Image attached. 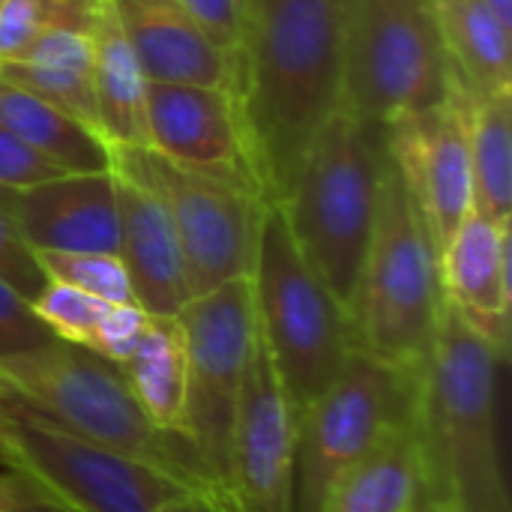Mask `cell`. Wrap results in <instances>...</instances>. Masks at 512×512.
<instances>
[{"label":"cell","mask_w":512,"mask_h":512,"mask_svg":"<svg viewBox=\"0 0 512 512\" xmlns=\"http://www.w3.org/2000/svg\"><path fill=\"white\" fill-rule=\"evenodd\" d=\"M108 6L147 81L234 93V54L216 45L180 0H108Z\"/></svg>","instance_id":"e0dca14e"},{"label":"cell","mask_w":512,"mask_h":512,"mask_svg":"<svg viewBox=\"0 0 512 512\" xmlns=\"http://www.w3.org/2000/svg\"><path fill=\"white\" fill-rule=\"evenodd\" d=\"M144 93L147 75L105 0L93 27V99L96 129L108 147H147Z\"/></svg>","instance_id":"ffe728a7"},{"label":"cell","mask_w":512,"mask_h":512,"mask_svg":"<svg viewBox=\"0 0 512 512\" xmlns=\"http://www.w3.org/2000/svg\"><path fill=\"white\" fill-rule=\"evenodd\" d=\"M507 357L447 306L417 372L420 492L453 512H512L498 444V375Z\"/></svg>","instance_id":"7a4b0ae2"},{"label":"cell","mask_w":512,"mask_h":512,"mask_svg":"<svg viewBox=\"0 0 512 512\" xmlns=\"http://www.w3.org/2000/svg\"><path fill=\"white\" fill-rule=\"evenodd\" d=\"M144 111L150 150L177 165L234 177L258 189L231 90L147 81Z\"/></svg>","instance_id":"5bb4252c"},{"label":"cell","mask_w":512,"mask_h":512,"mask_svg":"<svg viewBox=\"0 0 512 512\" xmlns=\"http://www.w3.org/2000/svg\"><path fill=\"white\" fill-rule=\"evenodd\" d=\"M342 15L345 0H240L234 102L270 204L342 108Z\"/></svg>","instance_id":"6da1fadb"},{"label":"cell","mask_w":512,"mask_h":512,"mask_svg":"<svg viewBox=\"0 0 512 512\" xmlns=\"http://www.w3.org/2000/svg\"><path fill=\"white\" fill-rule=\"evenodd\" d=\"M408 512H453V510H450V507H444V504H438L435 498H429V495H423V492L417 489V495H414V501H411Z\"/></svg>","instance_id":"d590c367"},{"label":"cell","mask_w":512,"mask_h":512,"mask_svg":"<svg viewBox=\"0 0 512 512\" xmlns=\"http://www.w3.org/2000/svg\"><path fill=\"white\" fill-rule=\"evenodd\" d=\"M468 117L471 96L453 81V90L441 105L387 126L390 153L417 198L438 252L471 213Z\"/></svg>","instance_id":"7c38bea8"},{"label":"cell","mask_w":512,"mask_h":512,"mask_svg":"<svg viewBox=\"0 0 512 512\" xmlns=\"http://www.w3.org/2000/svg\"><path fill=\"white\" fill-rule=\"evenodd\" d=\"M420 489V444L414 405L351 468L333 492L327 512H408Z\"/></svg>","instance_id":"7402d4cb"},{"label":"cell","mask_w":512,"mask_h":512,"mask_svg":"<svg viewBox=\"0 0 512 512\" xmlns=\"http://www.w3.org/2000/svg\"><path fill=\"white\" fill-rule=\"evenodd\" d=\"M15 192L18 189L0 186V282H6L27 303H33L48 285V276L18 228Z\"/></svg>","instance_id":"f1b7e54d"},{"label":"cell","mask_w":512,"mask_h":512,"mask_svg":"<svg viewBox=\"0 0 512 512\" xmlns=\"http://www.w3.org/2000/svg\"><path fill=\"white\" fill-rule=\"evenodd\" d=\"M486 6L498 15L501 24H507L512 30V0H486Z\"/></svg>","instance_id":"8d00e7d4"},{"label":"cell","mask_w":512,"mask_h":512,"mask_svg":"<svg viewBox=\"0 0 512 512\" xmlns=\"http://www.w3.org/2000/svg\"><path fill=\"white\" fill-rule=\"evenodd\" d=\"M512 93L471 99V210L510 222L512 210Z\"/></svg>","instance_id":"d4e9b609"},{"label":"cell","mask_w":512,"mask_h":512,"mask_svg":"<svg viewBox=\"0 0 512 512\" xmlns=\"http://www.w3.org/2000/svg\"><path fill=\"white\" fill-rule=\"evenodd\" d=\"M384 159L387 129L339 108L276 201L297 252L348 318L378 222Z\"/></svg>","instance_id":"3957f363"},{"label":"cell","mask_w":512,"mask_h":512,"mask_svg":"<svg viewBox=\"0 0 512 512\" xmlns=\"http://www.w3.org/2000/svg\"><path fill=\"white\" fill-rule=\"evenodd\" d=\"M177 318L186 339L183 435L198 456L204 480L222 501V510L231 512V441L249 360L258 345L252 279L243 276L189 297Z\"/></svg>","instance_id":"9c48e42d"},{"label":"cell","mask_w":512,"mask_h":512,"mask_svg":"<svg viewBox=\"0 0 512 512\" xmlns=\"http://www.w3.org/2000/svg\"><path fill=\"white\" fill-rule=\"evenodd\" d=\"M111 168L165 204L189 297L252 273L261 216L270 204L252 183L177 165L150 147H111Z\"/></svg>","instance_id":"30bf717a"},{"label":"cell","mask_w":512,"mask_h":512,"mask_svg":"<svg viewBox=\"0 0 512 512\" xmlns=\"http://www.w3.org/2000/svg\"><path fill=\"white\" fill-rule=\"evenodd\" d=\"M0 126L63 171L111 168V147L99 132L6 78H0Z\"/></svg>","instance_id":"cb8c5ba5"},{"label":"cell","mask_w":512,"mask_h":512,"mask_svg":"<svg viewBox=\"0 0 512 512\" xmlns=\"http://www.w3.org/2000/svg\"><path fill=\"white\" fill-rule=\"evenodd\" d=\"M147 312L138 303H111L105 309V318L99 324L96 342H93V354L111 360V363H123L132 348L138 345L144 327H147Z\"/></svg>","instance_id":"4dcf8cb0"},{"label":"cell","mask_w":512,"mask_h":512,"mask_svg":"<svg viewBox=\"0 0 512 512\" xmlns=\"http://www.w3.org/2000/svg\"><path fill=\"white\" fill-rule=\"evenodd\" d=\"M15 480V477H12ZM18 483V480H15ZM9 512H63L57 510V507H51V504H45V501H39V498H33L30 492H24L21 486H18V498H15V504H12V510Z\"/></svg>","instance_id":"836d02e7"},{"label":"cell","mask_w":512,"mask_h":512,"mask_svg":"<svg viewBox=\"0 0 512 512\" xmlns=\"http://www.w3.org/2000/svg\"><path fill=\"white\" fill-rule=\"evenodd\" d=\"M441 312L438 249L387 144L378 222L351 309L354 345L387 366L420 372Z\"/></svg>","instance_id":"8992f818"},{"label":"cell","mask_w":512,"mask_h":512,"mask_svg":"<svg viewBox=\"0 0 512 512\" xmlns=\"http://www.w3.org/2000/svg\"><path fill=\"white\" fill-rule=\"evenodd\" d=\"M117 222H120V246L117 255L129 273V285L135 303L147 315H177L189 303L186 267L174 222L165 204L117 174Z\"/></svg>","instance_id":"ac0fdd59"},{"label":"cell","mask_w":512,"mask_h":512,"mask_svg":"<svg viewBox=\"0 0 512 512\" xmlns=\"http://www.w3.org/2000/svg\"><path fill=\"white\" fill-rule=\"evenodd\" d=\"M54 336L33 315L30 303L18 297L6 282H0V357H12L21 351H33Z\"/></svg>","instance_id":"f546056e"},{"label":"cell","mask_w":512,"mask_h":512,"mask_svg":"<svg viewBox=\"0 0 512 512\" xmlns=\"http://www.w3.org/2000/svg\"><path fill=\"white\" fill-rule=\"evenodd\" d=\"M0 390L78 438L120 450L210 489L192 444L156 429L135 402L120 366L81 345L51 339L33 351L0 357ZM210 495L216 498L213 489ZM216 504L219 512H225L219 498Z\"/></svg>","instance_id":"5b68a950"},{"label":"cell","mask_w":512,"mask_h":512,"mask_svg":"<svg viewBox=\"0 0 512 512\" xmlns=\"http://www.w3.org/2000/svg\"><path fill=\"white\" fill-rule=\"evenodd\" d=\"M120 372L150 423L186 438V339L180 318L150 315L138 345L120 363Z\"/></svg>","instance_id":"603a6c76"},{"label":"cell","mask_w":512,"mask_h":512,"mask_svg":"<svg viewBox=\"0 0 512 512\" xmlns=\"http://www.w3.org/2000/svg\"><path fill=\"white\" fill-rule=\"evenodd\" d=\"M108 306L111 303L90 297L84 291H75L69 285H60V282H48L42 294L30 303L33 315L45 324V330L54 339L81 345L87 351H93V342H96V333Z\"/></svg>","instance_id":"83f0119b"},{"label":"cell","mask_w":512,"mask_h":512,"mask_svg":"<svg viewBox=\"0 0 512 512\" xmlns=\"http://www.w3.org/2000/svg\"><path fill=\"white\" fill-rule=\"evenodd\" d=\"M417 372L354 351L339 378L297 414L291 512H327L351 468L411 411Z\"/></svg>","instance_id":"8fae6325"},{"label":"cell","mask_w":512,"mask_h":512,"mask_svg":"<svg viewBox=\"0 0 512 512\" xmlns=\"http://www.w3.org/2000/svg\"><path fill=\"white\" fill-rule=\"evenodd\" d=\"M0 6H3V0H0Z\"/></svg>","instance_id":"74e56055"},{"label":"cell","mask_w":512,"mask_h":512,"mask_svg":"<svg viewBox=\"0 0 512 512\" xmlns=\"http://www.w3.org/2000/svg\"><path fill=\"white\" fill-rule=\"evenodd\" d=\"M102 6L105 0H3L0 63L24 57L48 33H93Z\"/></svg>","instance_id":"484cf974"},{"label":"cell","mask_w":512,"mask_h":512,"mask_svg":"<svg viewBox=\"0 0 512 512\" xmlns=\"http://www.w3.org/2000/svg\"><path fill=\"white\" fill-rule=\"evenodd\" d=\"M297 417L258 339L231 441V512H291Z\"/></svg>","instance_id":"4fadbf2b"},{"label":"cell","mask_w":512,"mask_h":512,"mask_svg":"<svg viewBox=\"0 0 512 512\" xmlns=\"http://www.w3.org/2000/svg\"><path fill=\"white\" fill-rule=\"evenodd\" d=\"M453 81L471 96L512 93V30L486 0H435Z\"/></svg>","instance_id":"d6986e66"},{"label":"cell","mask_w":512,"mask_h":512,"mask_svg":"<svg viewBox=\"0 0 512 512\" xmlns=\"http://www.w3.org/2000/svg\"><path fill=\"white\" fill-rule=\"evenodd\" d=\"M0 465L63 512H219L201 483L93 444L0 390Z\"/></svg>","instance_id":"277c9868"},{"label":"cell","mask_w":512,"mask_h":512,"mask_svg":"<svg viewBox=\"0 0 512 512\" xmlns=\"http://www.w3.org/2000/svg\"><path fill=\"white\" fill-rule=\"evenodd\" d=\"M441 291L450 309L495 351L510 354V222L468 213L438 252Z\"/></svg>","instance_id":"9a60e30c"},{"label":"cell","mask_w":512,"mask_h":512,"mask_svg":"<svg viewBox=\"0 0 512 512\" xmlns=\"http://www.w3.org/2000/svg\"><path fill=\"white\" fill-rule=\"evenodd\" d=\"M453 72L435 0H345L342 108L393 126L441 105Z\"/></svg>","instance_id":"ba28073f"},{"label":"cell","mask_w":512,"mask_h":512,"mask_svg":"<svg viewBox=\"0 0 512 512\" xmlns=\"http://www.w3.org/2000/svg\"><path fill=\"white\" fill-rule=\"evenodd\" d=\"M189 15L213 36L225 51H237L240 42V0H180Z\"/></svg>","instance_id":"d6a6232c"},{"label":"cell","mask_w":512,"mask_h":512,"mask_svg":"<svg viewBox=\"0 0 512 512\" xmlns=\"http://www.w3.org/2000/svg\"><path fill=\"white\" fill-rule=\"evenodd\" d=\"M48 282L69 285L105 303H135L129 273L114 252H36Z\"/></svg>","instance_id":"4316f807"},{"label":"cell","mask_w":512,"mask_h":512,"mask_svg":"<svg viewBox=\"0 0 512 512\" xmlns=\"http://www.w3.org/2000/svg\"><path fill=\"white\" fill-rule=\"evenodd\" d=\"M0 78L48 99L99 132L93 99V33H48L24 57L0 63Z\"/></svg>","instance_id":"44dd1931"},{"label":"cell","mask_w":512,"mask_h":512,"mask_svg":"<svg viewBox=\"0 0 512 512\" xmlns=\"http://www.w3.org/2000/svg\"><path fill=\"white\" fill-rule=\"evenodd\" d=\"M15 498H18V483L9 474H0V512L12 510Z\"/></svg>","instance_id":"e575fe53"},{"label":"cell","mask_w":512,"mask_h":512,"mask_svg":"<svg viewBox=\"0 0 512 512\" xmlns=\"http://www.w3.org/2000/svg\"><path fill=\"white\" fill-rule=\"evenodd\" d=\"M249 279L258 339L297 417L357 351L351 318L297 252L276 204L264 207Z\"/></svg>","instance_id":"52a82bcc"},{"label":"cell","mask_w":512,"mask_h":512,"mask_svg":"<svg viewBox=\"0 0 512 512\" xmlns=\"http://www.w3.org/2000/svg\"><path fill=\"white\" fill-rule=\"evenodd\" d=\"M66 174L51 159L36 153L30 144L15 138L9 129L0 126V186L6 189H30L42 180Z\"/></svg>","instance_id":"1f68e13d"},{"label":"cell","mask_w":512,"mask_h":512,"mask_svg":"<svg viewBox=\"0 0 512 512\" xmlns=\"http://www.w3.org/2000/svg\"><path fill=\"white\" fill-rule=\"evenodd\" d=\"M15 219L33 252H114L120 246L117 177L66 171L15 192Z\"/></svg>","instance_id":"2e32d148"}]
</instances>
